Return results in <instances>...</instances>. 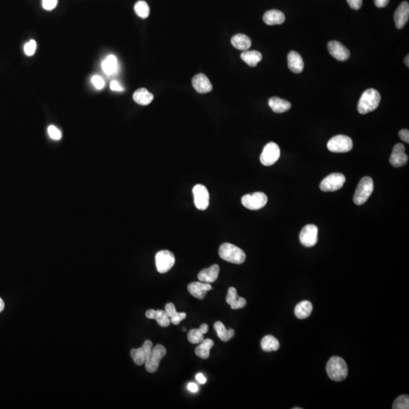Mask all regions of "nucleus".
I'll list each match as a JSON object with an SVG mask.
<instances>
[{
  "mask_svg": "<svg viewBox=\"0 0 409 409\" xmlns=\"http://www.w3.org/2000/svg\"><path fill=\"white\" fill-rule=\"evenodd\" d=\"M92 83L97 90H102L105 87V81L102 77L99 75H94L91 79Z\"/></svg>",
  "mask_w": 409,
  "mask_h": 409,
  "instance_id": "nucleus-39",
  "label": "nucleus"
},
{
  "mask_svg": "<svg viewBox=\"0 0 409 409\" xmlns=\"http://www.w3.org/2000/svg\"><path fill=\"white\" fill-rule=\"evenodd\" d=\"M261 347L265 352H274L280 348V342L273 336L267 335L262 338Z\"/></svg>",
  "mask_w": 409,
  "mask_h": 409,
  "instance_id": "nucleus-32",
  "label": "nucleus"
},
{
  "mask_svg": "<svg viewBox=\"0 0 409 409\" xmlns=\"http://www.w3.org/2000/svg\"><path fill=\"white\" fill-rule=\"evenodd\" d=\"M187 331V329H186V328H183V331Z\"/></svg>",
  "mask_w": 409,
  "mask_h": 409,
  "instance_id": "nucleus-50",
  "label": "nucleus"
},
{
  "mask_svg": "<svg viewBox=\"0 0 409 409\" xmlns=\"http://www.w3.org/2000/svg\"><path fill=\"white\" fill-rule=\"evenodd\" d=\"M48 134H49V136L54 140H59L62 138V133H61L60 130L58 129L54 125H50L48 128Z\"/></svg>",
  "mask_w": 409,
  "mask_h": 409,
  "instance_id": "nucleus-38",
  "label": "nucleus"
},
{
  "mask_svg": "<svg viewBox=\"0 0 409 409\" xmlns=\"http://www.w3.org/2000/svg\"><path fill=\"white\" fill-rule=\"evenodd\" d=\"M381 97L375 89H368L362 94L358 104V111L362 115L375 111L380 104Z\"/></svg>",
  "mask_w": 409,
  "mask_h": 409,
  "instance_id": "nucleus-1",
  "label": "nucleus"
},
{
  "mask_svg": "<svg viewBox=\"0 0 409 409\" xmlns=\"http://www.w3.org/2000/svg\"><path fill=\"white\" fill-rule=\"evenodd\" d=\"M58 0H43V7L47 11H52L57 6Z\"/></svg>",
  "mask_w": 409,
  "mask_h": 409,
  "instance_id": "nucleus-40",
  "label": "nucleus"
},
{
  "mask_svg": "<svg viewBox=\"0 0 409 409\" xmlns=\"http://www.w3.org/2000/svg\"><path fill=\"white\" fill-rule=\"evenodd\" d=\"M36 41L34 40V39H32V40H30L28 43H27L26 44H25V48H24V49H25V54H26L28 56H34L35 53V51H36Z\"/></svg>",
  "mask_w": 409,
  "mask_h": 409,
  "instance_id": "nucleus-37",
  "label": "nucleus"
},
{
  "mask_svg": "<svg viewBox=\"0 0 409 409\" xmlns=\"http://www.w3.org/2000/svg\"><path fill=\"white\" fill-rule=\"evenodd\" d=\"M399 136L401 138L402 140L404 142H409V131L408 129H403L399 132Z\"/></svg>",
  "mask_w": 409,
  "mask_h": 409,
  "instance_id": "nucleus-43",
  "label": "nucleus"
},
{
  "mask_svg": "<svg viewBox=\"0 0 409 409\" xmlns=\"http://www.w3.org/2000/svg\"><path fill=\"white\" fill-rule=\"evenodd\" d=\"M219 272L220 267L218 265H211V267L203 269L199 273L198 279L203 283H214L218 279Z\"/></svg>",
  "mask_w": 409,
  "mask_h": 409,
  "instance_id": "nucleus-19",
  "label": "nucleus"
},
{
  "mask_svg": "<svg viewBox=\"0 0 409 409\" xmlns=\"http://www.w3.org/2000/svg\"><path fill=\"white\" fill-rule=\"evenodd\" d=\"M167 353L166 347L158 344L156 346L152 347V351L149 354L148 359L145 362V367L149 373H155L159 369L161 360L166 356Z\"/></svg>",
  "mask_w": 409,
  "mask_h": 409,
  "instance_id": "nucleus-5",
  "label": "nucleus"
},
{
  "mask_svg": "<svg viewBox=\"0 0 409 409\" xmlns=\"http://www.w3.org/2000/svg\"><path fill=\"white\" fill-rule=\"evenodd\" d=\"M196 379H197V381L199 383H201V384H204V383H206V379L203 376V374H198L196 376Z\"/></svg>",
  "mask_w": 409,
  "mask_h": 409,
  "instance_id": "nucleus-46",
  "label": "nucleus"
},
{
  "mask_svg": "<svg viewBox=\"0 0 409 409\" xmlns=\"http://www.w3.org/2000/svg\"><path fill=\"white\" fill-rule=\"evenodd\" d=\"M214 345V342L210 339H204L203 342L196 348L195 353L197 356L203 359H207L209 358L210 349Z\"/></svg>",
  "mask_w": 409,
  "mask_h": 409,
  "instance_id": "nucleus-33",
  "label": "nucleus"
},
{
  "mask_svg": "<svg viewBox=\"0 0 409 409\" xmlns=\"http://www.w3.org/2000/svg\"><path fill=\"white\" fill-rule=\"evenodd\" d=\"M192 84L193 88L195 89L199 94H207L212 90V84H211L209 79L203 74L194 76L192 80Z\"/></svg>",
  "mask_w": 409,
  "mask_h": 409,
  "instance_id": "nucleus-16",
  "label": "nucleus"
},
{
  "mask_svg": "<svg viewBox=\"0 0 409 409\" xmlns=\"http://www.w3.org/2000/svg\"><path fill=\"white\" fill-rule=\"evenodd\" d=\"M349 6L355 10L360 9L362 5V0H347Z\"/></svg>",
  "mask_w": 409,
  "mask_h": 409,
  "instance_id": "nucleus-41",
  "label": "nucleus"
},
{
  "mask_svg": "<svg viewBox=\"0 0 409 409\" xmlns=\"http://www.w3.org/2000/svg\"><path fill=\"white\" fill-rule=\"evenodd\" d=\"M241 59L250 67H255L262 59V55L259 51H244L240 56Z\"/></svg>",
  "mask_w": 409,
  "mask_h": 409,
  "instance_id": "nucleus-28",
  "label": "nucleus"
},
{
  "mask_svg": "<svg viewBox=\"0 0 409 409\" xmlns=\"http://www.w3.org/2000/svg\"><path fill=\"white\" fill-rule=\"evenodd\" d=\"M189 342L192 344H200L204 340V336L199 329H192L187 335Z\"/></svg>",
  "mask_w": 409,
  "mask_h": 409,
  "instance_id": "nucleus-35",
  "label": "nucleus"
},
{
  "mask_svg": "<svg viewBox=\"0 0 409 409\" xmlns=\"http://www.w3.org/2000/svg\"><path fill=\"white\" fill-rule=\"evenodd\" d=\"M165 308V311L170 318V322L174 325H178L183 320L187 318V314L185 312L179 313L176 311L175 306L172 303H167Z\"/></svg>",
  "mask_w": 409,
  "mask_h": 409,
  "instance_id": "nucleus-26",
  "label": "nucleus"
},
{
  "mask_svg": "<svg viewBox=\"0 0 409 409\" xmlns=\"http://www.w3.org/2000/svg\"><path fill=\"white\" fill-rule=\"evenodd\" d=\"M243 206L249 210H259L266 205L267 196L262 192H256L252 194H246L241 199Z\"/></svg>",
  "mask_w": 409,
  "mask_h": 409,
  "instance_id": "nucleus-7",
  "label": "nucleus"
},
{
  "mask_svg": "<svg viewBox=\"0 0 409 409\" xmlns=\"http://www.w3.org/2000/svg\"><path fill=\"white\" fill-rule=\"evenodd\" d=\"M409 18V4L403 2L398 7L394 14L395 24L398 29H402L407 24Z\"/></svg>",
  "mask_w": 409,
  "mask_h": 409,
  "instance_id": "nucleus-17",
  "label": "nucleus"
},
{
  "mask_svg": "<svg viewBox=\"0 0 409 409\" xmlns=\"http://www.w3.org/2000/svg\"><path fill=\"white\" fill-rule=\"evenodd\" d=\"M287 60H288L289 68L293 73L300 74L303 71L304 69V62L302 56L297 52L291 51L289 53Z\"/></svg>",
  "mask_w": 409,
  "mask_h": 409,
  "instance_id": "nucleus-22",
  "label": "nucleus"
},
{
  "mask_svg": "<svg viewBox=\"0 0 409 409\" xmlns=\"http://www.w3.org/2000/svg\"><path fill=\"white\" fill-rule=\"evenodd\" d=\"M110 88H111V90H114V91H118V92H122L125 90V88L121 85L119 82L117 81V80H112L111 82V84H110Z\"/></svg>",
  "mask_w": 409,
  "mask_h": 409,
  "instance_id": "nucleus-42",
  "label": "nucleus"
},
{
  "mask_svg": "<svg viewBox=\"0 0 409 409\" xmlns=\"http://www.w3.org/2000/svg\"><path fill=\"white\" fill-rule=\"evenodd\" d=\"M102 68L107 75H113L118 70V59L114 55H110L102 63Z\"/></svg>",
  "mask_w": 409,
  "mask_h": 409,
  "instance_id": "nucleus-29",
  "label": "nucleus"
},
{
  "mask_svg": "<svg viewBox=\"0 0 409 409\" xmlns=\"http://www.w3.org/2000/svg\"><path fill=\"white\" fill-rule=\"evenodd\" d=\"M280 156V149L278 145L271 142L264 147L260 156L261 163L265 166H271L277 162Z\"/></svg>",
  "mask_w": 409,
  "mask_h": 409,
  "instance_id": "nucleus-10",
  "label": "nucleus"
},
{
  "mask_svg": "<svg viewBox=\"0 0 409 409\" xmlns=\"http://www.w3.org/2000/svg\"><path fill=\"white\" fill-rule=\"evenodd\" d=\"M226 302L231 306V308L234 310L244 308L246 305V300L238 296V291L234 287H230L228 289Z\"/></svg>",
  "mask_w": 409,
  "mask_h": 409,
  "instance_id": "nucleus-20",
  "label": "nucleus"
},
{
  "mask_svg": "<svg viewBox=\"0 0 409 409\" xmlns=\"http://www.w3.org/2000/svg\"><path fill=\"white\" fill-rule=\"evenodd\" d=\"M193 193L196 207L202 211L207 209L209 205V193L206 187L197 184L193 187Z\"/></svg>",
  "mask_w": 409,
  "mask_h": 409,
  "instance_id": "nucleus-12",
  "label": "nucleus"
},
{
  "mask_svg": "<svg viewBox=\"0 0 409 409\" xmlns=\"http://www.w3.org/2000/svg\"><path fill=\"white\" fill-rule=\"evenodd\" d=\"M390 0H375V5L378 8H384L388 5Z\"/></svg>",
  "mask_w": 409,
  "mask_h": 409,
  "instance_id": "nucleus-44",
  "label": "nucleus"
},
{
  "mask_svg": "<svg viewBox=\"0 0 409 409\" xmlns=\"http://www.w3.org/2000/svg\"><path fill=\"white\" fill-rule=\"evenodd\" d=\"M134 100L136 103L141 105H148L152 102L154 99L153 94L148 91L146 88L138 89L133 95Z\"/></svg>",
  "mask_w": 409,
  "mask_h": 409,
  "instance_id": "nucleus-25",
  "label": "nucleus"
},
{
  "mask_svg": "<svg viewBox=\"0 0 409 409\" xmlns=\"http://www.w3.org/2000/svg\"><path fill=\"white\" fill-rule=\"evenodd\" d=\"M220 257L231 263L240 265L245 260V254L237 245L229 242L221 244L219 248Z\"/></svg>",
  "mask_w": 409,
  "mask_h": 409,
  "instance_id": "nucleus-3",
  "label": "nucleus"
},
{
  "mask_svg": "<svg viewBox=\"0 0 409 409\" xmlns=\"http://www.w3.org/2000/svg\"><path fill=\"white\" fill-rule=\"evenodd\" d=\"M269 105L275 113H283L290 110L292 106L290 102L279 97H272L269 100Z\"/></svg>",
  "mask_w": 409,
  "mask_h": 409,
  "instance_id": "nucleus-24",
  "label": "nucleus"
},
{
  "mask_svg": "<svg viewBox=\"0 0 409 409\" xmlns=\"http://www.w3.org/2000/svg\"><path fill=\"white\" fill-rule=\"evenodd\" d=\"M409 55H408V56H406V59H405V64L406 65V66H407V67H409Z\"/></svg>",
  "mask_w": 409,
  "mask_h": 409,
  "instance_id": "nucleus-49",
  "label": "nucleus"
},
{
  "mask_svg": "<svg viewBox=\"0 0 409 409\" xmlns=\"http://www.w3.org/2000/svg\"><path fill=\"white\" fill-rule=\"evenodd\" d=\"M146 316L149 319L156 320L160 327H167L170 325V318L164 310L149 309L146 312Z\"/></svg>",
  "mask_w": 409,
  "mask_h": 409,
  "instance_id": "nucleus-21",
  "label": "nucleus"
},
{
  "mask_svg": "<svg viewBox=\"0 0 409 409\" xmlns=\"http://www.w3.org/2000/svg\"><path fill=\"white\" fill-rule=\"evenodd\" d=\"M285 19L284 14L276 9L269 10L263 16L264 22L268 25H281L285 22Z\"/></svg>",
  "mask_w": 409,
  "mask_h": 409,
  "instance_id": "nucleus-23",
  "label": "nucleus"
},
{
  "mask_svg": "<svg viewBox=\"0 0 409 409\" xmlns=\"http://www.w3.org/2000/svg\"><path fill=\"white\" fill-rule=\"evenodd\" d=\"M152 347H153V344L152 341H146L140 348L133 349L131 351V357L136 365L141 366V365H144L152 351Z\"/></svg>",
  "mask_w": 409,
  "mask_h": 409,
  "instance_id": "nucleus-13",
  "label": "nucleus"
},
{
  "mask_svg": "<svg viewBox=\"0 0 409 409\" xmlns=\"http://www.w3.org/2000/svg\"><path fill=\"white\" fill-rule=\"evenodd\" d=\"M214 328L216 331L217 334L220 340L223 342H228L230 340L232 339L235 335V331L234 329L227 330L225 326L221 321H216L214 323Z\"/></svg>",
  "mask_w": 409,
  "mask_h": 409,
  "instance_id": "nucleus-31",
  "label": "nucleus"
},
{
  "mask_svg": "<svg viewBox=\"0 0 409 409\" xmlns=\"http://www.w3.org/2000/svg\"><path fill=\"white\" fill-rule=\"evenodd\" d=\"M327 149L336 153L348 152L353 148V142L349 136L345 135H337L331 138L327 144Z\"/></svg>",
  "mask_w": 409,
  "mask_h": 409,
  "instance_id": "nucleus-6",
  "label": "nucleus"
},
{
  "mask_svg": "<svg viewBox=\"0 0 409 409\" xmlns=\"http://www.w3.org/2000/svg\"><path fill=\"white\" fill-rule=\"evenodd\" d=\"M313 306L309 301H303L295 308V314L299 319H306L311 315Z\"/></svg>",
  "mask_w": 409,
  "mask_h": 409,
  "instance_id": "nucleus-30",
  "label": "nucleus"
},
{
  "mask_svg": "<svg viewBox=\"0 0 409 409\" xmlns=\"http://www.w3.org/2000/svg\"><path fill=\"white\" fill-rule=\"evenodd\" d=\"M4 308H5V303H4L3 300L0 298V312L3 311Z\"/></svg>",
  "mask_w": 409,
  "mask_h": 409,
  "instance_id": "nucleus-48",
  "label": "nucleus"
},
{
  "mask_svg": "<svg viewBox=\"0 0 409 409\" xmlns=\"http://www.w3.org/2000/svg\"><path fill=\"white\" fill-rule=\"evenodd\" d=\"M175 264V257L169 250L159 251L156 255V265L160 273H167Z\"/></svg>",
  "mask_w": 409,
  "mask_h": 409,
  "instance_id": "nucleus-8",
  "label": "nucleus"
},
{
  "mask_svg": "<svg viewBox=\"0 0 409 409\" xmlns=\"http://www.w3.org/2000/svg\"><path fill=\"white\" fill-rule=\"evenodd\" d=\"M135 12L138 16L142 18H146L149 17L150 9L149 5L145 1H139L135 4Z\"/></svg>",
  "mask_w": 409,
  "mask_h": 409,
  "instance_id": "nucleus-34",
  "label": "nucleus"
},
{
  "mask_svg": "<svg viewBox=\"0 0 409 409\" xmlns=\"http://www.w3.org/2000/svg\"><path fill=\"white\" fill-rule=\"evenodd\" d=\"M393 409H409V397L406 395H402L395 400L393 406Z\"/></svg>",
  "mask_w": 409,
  "mask_h": 409,
  "instance_id": "nucleus-36",
  "label": "nucleus"
},
{
  "mask_svg": "<svg viewBox=\"0 0 409 409\" xmlns=\"http://www.w3.org/2000/svg\"><path fill=\"white\" fill-rule=\"evenodd\" d=\"M200 332L204 335V334H207V332L208 331V324H203L201 326H200Z\"/></svg>",
  "mask_w": 409,
  "mask_h": 409,
  "instance_id": "nucleus-47",
  "label": "nucleus"
},
{
  "mask_svg": "<svg viewBox=\"0 0 409 409\" xmlns=\"http://www.w3.org/2000/svg\"><path fill=\"white\" fill-rule=\"evenodd\" d=\"M327 375L334 381L341 382L345 380L348 375V367L341 357L334 356L330 359L326 367Z\"/></svg>",
  "mask_w": 409,
  "mask_h": 409,
  "instance_id": "nucleus-2",
  "label": "nucleus"
},
{
  "mask_svg": "<svg viewBox=\"0 0 409 409\" xmlns=\"http://www.w3.org/2000/svg\"><path fill=\"white\" fill-rule=\"evenodd\" d=\"M231 43L233 46L239 50L246 51L251 47L252 41L250 38L242 34H238L233 36L231 39Z\"/></svg>",
  "mask_w": 409,
  "mask_h": 409,
  "instance_id": "nucleus-27",
  "label": "nucleus"
},
{
  "mask_svg": "<svg viewBox=\"0 0 409 409\" xmlns=\"http://www.w3.org/2000/svg\"><path fill=\"white\" fill-rule=\"evenodd\" d=\"M318 227L314 224L306 225L300 232V242L306 247H313L318 242Z\"/></svg>",
  "mask_w": 409,
  "mask_h": 409,
  "instance_id": "nucleus-11",
  "label": "nucleus"
},
{
  "mask_svg": "<svg viewBox=\"0 0 409 409\" xmlns=\"http://www.w3.org/2000/svg\"><path fill=\"white\" fill-rule=\"evenodd\" d=\"M189 293L199 300H203L206 296L207 293L212 289L210 283L203 282H193L188 285Z\"/></svg>",
  "mask_w": 409,
  "mask_h": 409,
  "instance_id": "nucleus-18",
  "label": "nucleus"
},
{
  "mask_svg": "<svg viewBox=\"0 0 409 409\" xmlns=\"http://www.w3.org/2000/svg\"><path fill=\"white\" fill-rule=\"evenodd\" d=\"M345 182V177L342 173H331L321 181L320 189L323 192L337 191L343 187Z\"/></svg>",
  "mask_w": 409,
  "mask_h": 409,
  "instance_id": "nucleus-9",
  "label": "nucleus"
},
{
  "mask_svg": "<svg viewBox=\"0 0 409 409\" xmlns=\"http://www.w3.org/2000/svg\"><path fill=\"white\" fill-rule=\"evenodd\" d=\"M374 190L373 179L371 177H365L360 180L355 190L353 201L358 205H362L368 201Z\"/></svg>",
  "mask_w": 409,
  "mask_h": 409,
  "instance_id": "nucleus-4",
  "label": "nucleus"
},
{
  "mask_svg": "<svg viewBox=\"0 0 409 409\" xmlns=\"http://www.w3.org/2000/svg\"><path fill=\"white\" fill-rule=\"evenodd\" d=\"M327 48L330 54L337 60L345 61L350 57V52L349 49L338 41H331L327 45Z\"/></svg>",
  "mask_w": 409,
  "mask_h": 409,
  "instance_id": "nucleus-15",
  "label": "nucleus"
},
{
  "mask_svg": "<svg viewBox=\"0 0 409 409\" xmlns=\"http://www.w3.org/2000/svg\"><path fill=\"white\" fill-rule=\"evenodd\" d=\"M406 148L402 143L395 145L390 158V162L395 168H400L406 166L409 160V156L406 154Z\"/></svg>",
  "mask_w": 409,
  "mask_h": 409,
  "instance_id": "nucleus-14",
  "label": "nucleus"
},
{
  "mask_svg": "<svg viewBox=\"0 0 409 409\" xmlns=\"http://www.w3.org/2000/svg\"><path fill=\"white\" fill-rule=\"evenodd\" d=\"M187 388H188V390L190 391H191L192 393H197L199 391V387L196 383H190L187 386Z\"/></svg>",
  "mask_w": 409,
  "mask_h": 409,
  "instance_id": "nucleus-45",
  "label": "nucleus"
}]
</instances>
